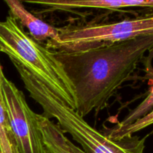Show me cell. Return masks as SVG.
Wrapping results in <instances>:
<instances>
[{
    "label": "cell",
    "instance_id": "1",
    "mask_svg": "<svg viewBox=\"0 0 153 153\" xmlns=\"http://www.w3.org/2000/svg\"><path fill=\"white\" fill-rule=\"evenodd\" d=\"M152 49L153 35H149L77 53L53 52L73 87L76 111L84 118L107 107Z\"/></svg>",
    "mask_w": 153,
    "mask_h": 153
},
{
    "label": "cell",
    "instance_id": "9",
    "mask_svg": "<svg viewBox=\"0 0 153 153\" xmlns=\"http://www.w3.org/2000/svg\"><path fill=\"white\" fill-rule=\"evenodd\" d=\"M153 124V109L150 112L134 122V123L126 127L121 128H116L114 127L111 128H105L103 131L105 134L114 140H119L127 137H131L136 132L141 131Z\"/></svg>",
    "mask_w": 153,
    "mask_h": 153
},
{
    "label": "cell",
    "instance_id": "4",
    "mask_svg": "<svg viewBox=\"0 0 153 153\" xmlns=\"http://www.w3.org/2000/svg\"><path fill=\"white\" fill-rule=\"evenodd\" d=\"M59 40L48 41V49L61 53H77L110 46L139 36L153 35V12L111 23L88 22L58 28Z\"/></svg>",
    "mask_w": 153,
    "mask_h": 153
},
{
    "label": "cell",
    "instance_id": "8",
    "mask_svg": "<svg viewBox=\"0 0 153 153\" xmlns=\"http://www.w3.org/2000/svg\"><path fill=\"white\" fill-rule=\"evenodd\" d=\"M1 64V62H0ZM0 153H18L0 85Z\"/></svg>",
    "mask_w": 153,
    "mask_h": 153
},
{
    "label": "cell",
    "instance_id": "11",
    "mask_svg": "<svg viewBox=\"0 0 153 153\" xmlns=\"http://www.w3.org/2000/svg\"><path fill=\"white\" fill-rule=\"evenodd\" d=\"M142 7H153V0H142Z\"/></svg>",
    "mask_w": 153,
    "mask_h": 153
},
{
    "label": "cell",
    "instance_id": "6",
    "mask_svg": "<svg viewBox=\"0 0 153 153\" xmlns=\"http://www.w3.org/2000/svg\"><path fill=\"white\" fill-rule=\"evenodd\" d=\"M9 8V16L14 18L22 26L28 30V34L40 43L43 41L56 43L59 40L58 28L43 22L40 18L28 11L22 1L18 0H5Z\"/></svg>",
    "mask_w": 153,
    "mask_h": 153
},
{
    "label": "cell",
    "instance_id": "5",
    "mask_svg": "<svg viewBox=\"0 0 153 153\" xmlns=\"http://www.w3.org/2000/svg\"><path fill=\"white\" fill-rule=\"evenodd\" d=\"M0 85L18 153H45L34 113L23 92L7 79L0 64Z\"/></svg>",
    "mask_w": 153,
    "mask_h": 153
},
{
    "label": "cell",
    "instance_id": "10",
    "mask_svg": "<svg viewBox=\"0 0 153 153\" xmlns=\"http://www.w3.org/2000/svg\"><path fill=\"white\" fill-rule=\"evenodd\" d=\"M153 109V87L149 91V94L147 97L143 100L141 103L138 105L134 109L131 110L128 115L117 126H115L114 128H121L126 127L131 124L134 123L139 119L144 117L149 112H150Z\"/></svg>",
    "mask_w": 153,
    "mask_h": 153
},
{
    "label": "cell",
    "instance_id": "3",
    "mask_svg": "<svg viewBox=\"0 0 153 153\" xmlns=\"http://www.w3.org/2000/svg\"><path fill=\"white\" fill-rule=\"evenodd\" d=\"M0 52L29 72L62 102L76 111L74 89L53 51L34 40L10 16L0 21Z\"/></svg>",
    "mask_w": 153,
    "mask_h": 153
},
{
    "label": "cell",
    "instance_id": "7",
    "mask_svg": "<svg viewBox=\"0 0 153 153\" xmlns=\"http://www.w3.org/2000/svg\"><path fill=\"white\" fill-rule=\"evenodd\" d=\"M45 153H86L70 141L54 121L37 114Z\"/></svg>",
    "mask_w": 153,
    "mask_h": 153
},
{
    "label": "cell",
    "instance_id": "2",
    "mask_svg": "<svg viewBox=\"0 0 153 153\" xmlns=\"http://www.w3.org/2000/svg\"><path fill=\"white\" fill-rule=\"evenodd\" d=\"M30 97L43 109V117L55 119L64 133L82 146L86 153H143L146 137H127L114 140L98 131L84 120L77 112L61 101L39 79L19 65L13 64Z\"/></svg>",
    "mask_w": 153,
    "mask_h": 153
}]
</instances>
